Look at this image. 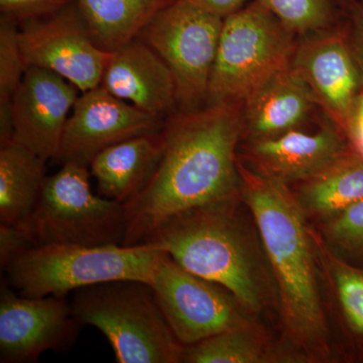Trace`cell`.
I'll list each match as a JSON object with an SVG mask.
<instances>
[{"label": "cell", "instance_id": "cell-1", "mask_svg": "<svg viewBox=\"0 0 363 363\" xmlns=\"http://www.w3.org/2000/svg\"><path fill=\"white\" fill-rule=\"evenodd\" d=\"M164 150L147 185L124 204V247L142 245L176 215L241 199L242 104L206 105L164 121Z\"/></svg>", "mask_w": 363, "mask_h": 363}, {"label": "cell", "instance_id": "cell-2", "mask_svg": "<svg viewBox=\"0 0 363 363\" xmlns=\"http://www.w3.org/2000/svg\"><path fill=\"white\" fill-rule=\"evenodd\" d=\"M241 201L248 207L271 271L283 341L305 362L333 357L320 291V266L309 219L290 187L238 159Z\"/></svg>", "mask_w": 363, "mask_h": 363}, {"label": "cell", "instance_id": "cell-3", "mask_svg": "<svg viewBox=\"0 0 363 363\" xmlns=\"http://www.w3.org/2000/svg\"><path fill=\"white\" fill-rule=\"evenodd\" d=\"M236 201L189 210L164 222L143 245L171 255L187 271L227 289L252 313L277 303L264 252L247 233Z\"/></svg>", "mask_w": 363, "mask_h": 363}, {"label": "cell", "instance_id": "cell-4", "mask_svg": "<svg viewBox=\"0 0 363 363\" xmlns=\"http://www.w3.org/2000/svg\"><path fill=\"white\" fill-rule=\"evenodd\" d=\"M78 321L108 340L118 363H180L184 345L162 312L154 288L133 279L104 281L74 291Z\"/></svg>", "mask_w": 363, "mask_h": 363}, {"label": "cell", "instance_id": "cell-5", "mask_svg": "<svg viewBox=\"0 0 363 363\" xmlns=\"http://www.w3.org/2000/svg\"><path fill=\"white\" fill-rule=\"evenodd\" d=\"M164 250L150 245L124 247L38 245L4 269L6 281L21 296H66L83 286L133 279L152 284Z\"/></svg>", "mask_w": 363, "mask_h": 363}, {"label": "cell", "instance_id": "cell-6", "mask_svg": "<svg viewBox=\"0 0 363 363\" xmlns=\"http://www.w3.org/2000/svg\"><path fill=\"white\" fill-rule=\"evenodd\" d=\"M89 167L67 162L45 179L32 215L18 226L33 247L47 245H123L124 205L93 194Z\"/></svg>", "mask_w": 363, "mask_h": 363}, {"label": "cell", "instance_id": "cell-7", "mask_svg": "<svg viewBox=\"0 0 363 363\" xmlns=\"http://www.w3.org/2000/svg\"><path fill=\"white\" fill-rule=\"evenodd\" d=\"M294 35L255 0L226 16L206 105L242 104L255 88L291 63Z\"/></svg>", "mask_w": 363, "mask_h": 363}, {"label": "cell", "instance_id": "cell-8", "mask_svg": "<svg viewBox=\"0 0 363 363\" xmlns=\"http://www.w3.org/2000/svg\"><path fill=\"white\" fill-rule=\"evenodd\" d=\"M223 20L187 0H173L136 35L171 71L180 112L206 106Z\"/></svg>", "mask_w": 363, "mask_h": 363}, {"label": "cell", "instance_id": "cell-9", "mask_svg": "<svg viewBox=\"0 0 363 363\" xmlns=\"http://www.w3.org/2000/svg\"><path fill=\"white\" fill-rule=\"evenodd\" d=\"M150 285L184 346L257 322L227 289L184 269L166 252L160 257Z\"/></svg>", "mask_w": 363, "mask_h": 363}, {"label": "cell", "instance_id": "cell-10", "mask_svg": "<svg viewBox=\"0 0 363 363\" xmlns=\"http://www.w3.org/2000/svg\"><path fill=\"white\" fill-rule=\"evenodd\" d=\"M18 35L26 66L51 71L81 93L100 85L111 52L94 42L76 2L21 23Z\"/></svg>", "mask_w": 363, "mask_h": 363}, {"label": "cell", "instance_id": "cell-11", "mask_svg": "<svg viewBox=\"0 0 363 363\" xmlns=\"http://www.w3.org/2000/svg\"><path fill=\"white\" fill-rule=\"evenodd\" d=\"M82 326L66 296L25 297L2 281L0 362H37L47 351L65 352Z\"/></svg>", "mask_w": 363, "mask_h": 363}, {"label": "cell", "instance_id": "cell-12", "mask_svg": "<svg viewBox=\"0 0 363 363\" xmlns=\"http://www.w3.org/2000/svg\"><path fill=\"white\" fill-rule=\"evenodd\" d=\"M164 121L98 86L79 95L55 160L61 164L75 162L89 167L102 150L128 138L162 130Z\"/></svg>", "mask_w": 363, "mask_h": 363}, {"label": "cell", "instance_id": "cell-13", "mask_svg": "<svg viewBox=\"0 0 363 363\" xmlns=\"http://www.w3.org/2000/svg\"><path fill=\"white\" fill-rule=\"evenodd\" d=\"M291 66L344 133L355 100L363 91V65L345 35L324 33L296 45Z\"/></svg>", "mask_w": 363, "mask_h": 363}, {"label": "cell", "instance_id": "cell-14", "mask_svg": "<svg viewBox=\"0 0 363 363\" xmlns=\"http://www.w3.org/2000/svg\"><path fill=\"white\" fill-rule=\"evenodd\" d=\"M80 93L65 78L39 67H28L11 102L13 140L45 161L56 159Z\"/></svg>", "mask_w": 363, "mask_h": 363}, {"label": "cell", "instance_id": "cell-15", "mask_svg": "<svg viewBox=\"0 0 363 363\" xmlns=\"http://www.w3.org/2000/svg\"><path fill=\"white\" fill-rule=\"evenodd\" d=\"M245 149L250 169L290 187L321 173L351 147L343 131L329 125L315 133L294 130L252 140Z\"/></svg>", "mask_w": 363, "mask_h": 363}, {"label": "cell", "instance_id": "cell-16", "mask_svg": "<svg viewBox=\"0 0 363 363\" xmlns=\"http://www.w3.org/2000/svg\"><path fill=\"white\" fill-rule=\"evenodd\" d=\"M99 86L152 116L166 119L179 111L171 71L136 38L111 52Z\"/></svg>", "mask_w": 363, "mask_h": 363}, {"label": "cell", "instance_id": "cell-17", "mask_svg": "<svg viewBox=\"0 0 363 363\" xmlns=\"http://www.w3.org/2000/svg\"><path fill=\"white\" fill-rule=\"evenodd\" d=\"M316 104L309 86L291 66L272 74L242 104V140H266L298 130Z\"/></svg>", "mask_w": 363, "mask_h": 363}, {"label": "cell", "instance_id": "cell-18", "mask_svg": "<svg viewBox=\"0 0 363 363\" xmlns=\"http://www.w3.org/2000/svg\"><path fill=\"white\" fill-rule=\"evenodd\" d=\"M164 150L162 131L128 138L100 152L91 161L98 194L124 205L147 185Z\"/></svg>", "mask_w": 363, "mask_h": 363}, {"label": "cell", "instance_id": "cell-19", "mask_svg": "<svg viewBox=\"0 0 363 363\" xmlns=\"http://www.w3.org/2000/svg\"><path fill=\"white\" fill-rule=\"evenodd\" d=\"M47 161L11 142L0 145V223L20 226L28 220L42 194Z\"/></svg>", "mask_w": 363, "mask_h": 363}, {"label": "cell", "instance_id": "cell-20", "mask_svg": "<svg viewBox=\"0 0 363 363\" xmlns=\"http://www.w3.org/2000/svg\"><path fill=\"white\" fill-rule=\"evenodd\" d=\"M182 362L281 363L305 360L283 341L272 343L264 328L255 322L184 346Z\"/></svg>", "mask_w": 363, "mask_h": 363}, {"label": "cell", "instance_id": "cell-21", "mask_svg": "<svg viewBox=\"0 0 363 363\" xmlns=\"http://www.w3.org/2000/svg\"><path fill=\"white\" fill-rule=\"evenodd\" d=\"M309 220L318 222L363 199V156L352 149L294 192Z\"/></svg>", "mask_w": 363, "mask_h": 363}, {"label": "cell", "instance_id": "cell-22", "mask_svg": "<svg viewBox=\"0 0 363 363\" xmlns=\"http://www.w3.org/2000/svg\"><path fill=\"white\" fill-rule=\"evenodd\" d=\"M173 0H76L93 40L105 52L135 39L143 26Z\"/></svg>", "mask_w": 363, "mask_h": 363}, {"label": "cell", "instance_id": "cell-23", "mask_svg": "<svg viewBox=\"0 0 363 363\" xmlns=\"http://www.w3.org/2000/svg\"><path fill=\"white\" fill-rule=\"evenodd\" d=\"M320 269L330 290L341 328L350 345L363 355V267L338 259L313 229Z\"/></svg>", "mask_w": 363, "mask_h": 363}, {"label": "cell", "instance_id": "cell-24", "mask_svg": "<svg viewBox=\"0 0 363 363\" xmlns=\"http://www.w3.org/2000/svg\"><path fill=\"white\" fill-rule=\"evenodd\" d=\"M18 33L16 21L0 16V145L13 140L11 102L28 68Z\"/></svg>", "mask_w": 363, "mask_h": 363}, {"label": "cell", "instance_id": "cell-25", "mask_svg": "<svg viewBox=\"0 0 363 363\" xmlns=\"http://www.w3.org/2000/svg\"><path fill=\"white\" fill-rule=\"evenodd\" d=\"M318 233L338 259L363 267V199L320 221Z\"/></svg>", "mask_w": 363, "mask_h": 363}, {"label": "cell", "instance_id": "cell-26", "mask_svg": "<svg viewBox=\"0 0 363 363\" xmlns=\"http://www.w3.org/2000/svg\"><path fill=\"white\" fill-rule=\"evenodd\" d=\"M294 35L323 32L333 21V0H255Z\"/></svg>", "mask_w": 363, "mask_h": 363}, {"label": "cell", "instance_id": "cell-27", "mask_svg": "<svg viewBox=\"0 0 363 363\" xmlns=\"http://www.w3.org/2000/svg\"><path fill=\"white\" fill-rule=\"evenodd\" d=\"M76 0H0V16L21 25L61 11Z\"/></svg>", "mask_w": 363, "mask_h": 363}, {"label": "cell", "instance_id": "cell-28", "mask_svg": "<svg viewBox=\"0 0 363 363\" xmlns=\"http://www.w3.org/2000/svg\"><path fill=\"white\" fill-rule=\"evenodd\" d=\"M33 247L20 227L0 223V266L4 269L21 253Z\"/></svg>", "mask_w": 363, "mask_h": 363}, {"label": "cell", "instance_id": "cell-29", "mask_svg": "<svg viewBox=\"0 0 363 363\" xmlns=\"http://www.w3.org/2000/svg\"><path fill=\"white\" fill-rule=\"evenodd\" d=\"M344 133L351 149L363 156V91L355 100Z\"/></svg>", "mask_w": 363, "mask_h": 363}, {"label": "cell", "instance_id": "cell-30", "mask_svg": "<svg viewBox=\"0 0 363 363\" xmlns=\"http://www.w3.org/2000/svg\"><path fill=\"white\" fill-rule=\"evenodd\" d=\"M201 6L210 13L217 14L222 18L230 16L247 6L248 0H187Z\"/></svg>", "mask_w": 363, "mask_h": 363}, {"label": "cell", "instance_id": "cell-31", "mask_svg": "<svg viewBox=\"0 0 363 363\" xmlns=\"http://www.w3.org/2000/svg\"><path fill=\"white\" fill-rule=\"evenodd\" d=\"M354 1H358L354 13L355 33H357L358 51H359L357 52L363 65V0H354Z\"/></svg>", "mask_w": 363, "mask_h": 363}, {"label": "cell", "instance_id": "cell-32", "mask_svg": "<svg viewBox=\"0 0 363 363\" xmlns=\"http://www.w3.org/2000/svg\"><path fill=\"white\" fill-rule=\"evenodd\" d=\"M348 1H354V0H348Z\"/></svg>", "mask_w": 363, "mask_h": 363}]
</instances>
